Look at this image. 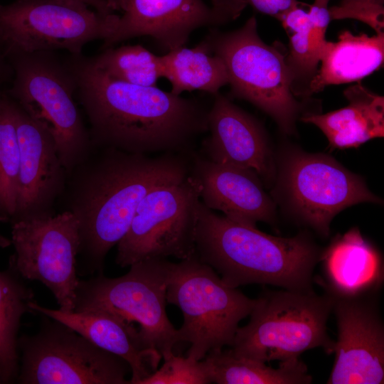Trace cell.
I'll list each match as a JSON object with an SVG mask.
<instances>
[{"label":"cell","instance_id":"cell-20","mask_svg":"<svg viewBox=\"0 0 384 384\" xmlns=\"http://www.w3.org/2000/svg\"><path fill=\"white\" fill-rule=\"evenodd\" d=\"M29 306L36 313L64 324L97 347L124 359L131 369L130 384H140L158 368L160 353L143 343L135 326L112 314L101 310L65 312L36 301Z\"/></svg>","mask_w":384,"mask_h":384},{"label":"cell","instance_id":"cell-23","mask_svg":"<svg viewBox=\"0 0 384 384\" xmlns=\"http://www.w3.org/2000/svg\"><path fill=\"white\" fill-rule=\"evenodd\" d=\"M211 382L217 384H309L312 377L306 365L295 358L280 361L277 368L241 357L232 350H213L203 358Z\"/></svg>","mask_w":384,"mask_h":384},{"label":"cell","instance_id":"cell-28","mask_svg":"<svg viewBox=\"0 0 384 384\" xmlns=\"http://www.w3.org/2000/svg\"><path fill=\"white\" fill-rule=\"evenodd\" d=\"M326 30L311 23L309 28L291 33L289 53L286 56L292 75V92L296 96H308L310 82L319 69Z\"/></svg>","mask_w":384,"mask_h":384},{"label":"cell","instance_id":"cell-25","mask_svg":"<svg viewBox=\"0 0 384 384\" xmlns=\"http://www.w3.org/2000/svg\"><path fill=\"white\" fill-rule=\"evenodd\" d=\"M33 289L9 265L0 271V383L16 380L19 370L18 331L23 316L36 314L30 307Z\"/></svg>","mask_w":384,"mask_h":384},{"label":"cell","instance_id":"cell-5","mask_svg":"<svg viewBox=\"0 0 384 384\" xmlns=\"http://www.w3.org/2000/svg\"><path fill=\"white\" fill-rule=\"evenodd\" d=\"M14 73L5 92L53 137L70 175L91 154L92 144L74 102L75 86L65 63L53 51L6 58Z\"/></svg>","mask_w":384,"mask_h":384},{"label":"cell","instance_id":"cell-32","mask_svg":"<svg viewBox=\"0 0 384 384\" xmlns=\"http://www.w3.org/2000/svg\"><path fill=\"white\" fill-rule=\"evenodd\" d=\"M102 14H114V11L105 0H79Z\"/></svg>","mask_w":384,"mask_h":384},{"label":"cell","instance_id":"cell-26","mask_svg":"<svg viewBox=\"0 0 384 384\" xmlns=\"http://www.w3.org/2000/svg\"><path fill=\"white\" fill-rule=\"evenodd\" d=\"M94 64L110 77L141 86H156L162 78L159 55L141 45L110 47L91 57Z\"/></svg>","mask_w":384,"mask_h":384},{"label":"cell","instance_id":"cell-13","mask_svg":"<svg viewBox=\"0 0 384 384\" xmlns=\"http://www.w3.org/2000/svg\"><path fill=\"white\" fill-rule=\"evenodd\" d=\"M9 265L24 279L39 281L53 294L59 309L73 311L80 248L79 224L69 210L15 221Z\"/></svg>","mask_w":384,"mask_h":384},{"label":"cell","instance_id":"cell-17","mask_svg":"<svg viewBox=\"0 0 384 384\" xmlns=\"http://www.w3.org/2000/svg\"><path fill=\"white\" fill-rule=\"evenodd\" d=\"M190 174L201 186V201L228 219L256 227L257 222L274 225L276 203L253 170L214 162L193 153Z\"/></svg>","mask_w":384,"mask_h":384},{"label":"cell","instance_id":"cell-33","mask_svg":"<svg viewBox=\"0 0 384 384\" xmlns=\"http://www.w3.org/2000/svg\"><path fill=\"white\" fill-rule=\"evenodd\" d=\"M7 63L8 61L6 58L4 57V55L0 50V97L4 92L2 91V85L4 84V79L6 77V67H7L6 65H8Z\"/></svg>","mask_w":384,"mask_h":384},{"label":"cell","instance_id":"cell-1","mask_svg":"<svg viewBox=\"0 0 384 384\" xmlns=\"http://www.w3.org/2000/svg\"><path fill=\"white\" fill-rule=\"evenodd\" d=\"M65 62L90 122L92 146L191 154L195 140L208 131L209 109L196 100L115 80L82 53Z\"/></svg>","mask_w":384,"mask_h":384},{"label":"cell","instance_id":"cell-31","mask_svg":"<svg viewBox=\"0 0 384 384\" xmlns=\"http://www.w3.org/2000/svg\"><path fill=\"white\" fill-rule=\"evenodd\" d=\"M329 11L331 20L352 18L365 23L376 33L384 32V0H341Z\"/></svg>","mask_w":384,"mask_h":384},{"label":"cell","instance_id":"cell-35","mask_svg":"<svg viewBox=\"0 0 384 384\" xmlns=\"http://www.w3.org/2000/svg\"><path fill=\"white\" fill-rule=\"evenodd\" d=\"M11 245V238H8L0 233V247L6 248Z\"/></svg>","mask_w":384,"mask_h":384},{"label":"cell","instance_id":"cell-29","mask_svg":"<svg viewBox=\"0 0 384 384\" xmlns=\"http://www.w3.org/2000/svg\"><path fill=\"white\" fill-rule=\"evenodd\" d=\"M162 366L140 382V384H208L212 383L204 361L175 355H164Z\"/></svg>","mask_w":384,"mask_h":384},{"label":"cell","instance_id":"cell-34","mask_svg":"<svg viewBox=\"0 0 384 384\" xmlns=\"http://www.w3.org/2000/svg\"><path fill=\"white\" fill-rule=\"evenodd\" d=\"M110 6L112 9L114 11H124L128 0H105Z\"/></svg>","mask_w":384,"mask_h":384},{"label":"cell","instance_id":"cell-9","mask_svg":"<svg viewBox=\"0 0 384 384\" xmlns=\"http://www.w3.org/2000/svg\"><path fill=\"white\" fill-rule=\"evenodd\" d=\"M170 262L150 259L132 264L123 276L102 273L79 280L74 311L101 310L137 327L143 343L161 357L174 351L178 331L166 311V287Z\"/></svg>","mask_w":384,"mask_h":384},{"label":"cell","instance_id":"cell-4","mask_svg":"<svg viewBox=\"0 0 384 384\" xmlns=\"http://www.w3.org/2000/svg\"><path fill=\"white\" fill-rule=\"evenodd\" d=\"M334 298L314 289L265 291L256 299L247 325L238 327L230 349L236 356L263 363L299 358L321 348L334 353L327 331Z\"/></svg>","mask_w":384,"mask_h":384},{"label":"cell","instance_id":"cell-18","mask_svg":"<svg viewBox=\"0 0 384 384\" xmlns=\"http://www.w3.org/2000/svg\"><path fill=\"white\" fill-rule=\"evenodd\" d=\"M216 26L211 7L203 0H128L115 31L103 41L102 48L149 36L171 50L183 46L195 30Z\"/></svg>","mask_w":384,"mask_h":384},{"label":"cell","instance_id":"cell-14","mask_svg":"<svg viewBox=\"0 0 384 384\" xmlns=\"http://www.w3.org/2000/svg\"><path fill=\"white\" fill-rule=\"evenodd\" d=\"M377 295H331L338 338L327 384L383 383L384 324Z\"/></svg>","mask_w":384,"mask_h":384},{"label":"cell","instance_id":"cell-8","mask_svg":"<svg viewBox=\"0 0 384 384\" xmlns=\"http://www.w3.org/2000/svg\"><path fill=\"white\" fill-rule=\"evenodd\" d=\"M166 297L183 313L178 343H189L186 356L197 361L210 351L230 347L240 321L250 315L256 302L227 285L196 254L170 262Z\"/></svg>","mask_w":384,"mask_h":384},{"label":"cell","instance_id":"cell-22","mask_svg":"<svg viewBox=\"0 0 384 384\" xmlns=\"http://www.w3.org/2000/svg\"><path fill=\"white\" fill-rule=\"evenodd\" d=\"M384 60V33L369 36L340 33L336 42L324 46L320 68L310 82L308 95L326 86L358 82L380 68Z\"/></svg>","mask_w":384,"mask_h":384},{"label":"cell","instance_id":"cell-15","mask_svg":"<svg viewBox=\"0 0 384 384\" xmlns=\"http://www.w3.org/2000/svg\"><path fill=\"white\" fill-rule=\"evenodd\" d=\"M15 122L20 161L16 207L11 223L54 214L53 204L64 190L68 175L53 137L16 102Z\"/></svg>","mask_w":384,"mask_h":384},{"label":"cell","instance_id":"cell-3","mask_svg":"<svg viewBox=\"0 0 384 384\" xmlns=\"http://www.w3.org/2000/svg\"><path fill=\"white\" fill-rule=\"evenodd\" d=\"M322 250L306 231L288 238L269 235L220 216L201 201L196 254L229 287L258 284L313 289Z\"/></svg>","mask_w":384,"mask_h":384},{"label":"cell","instance_id":"cell-16","mask_svg":"<svg viewBox=\"0 0 384 384\" xmlns=\"http://www.w3.org/2000/svg\"><path fill=\"white\" fill-rule=\"evenodd\" d=\"M208 115L210 135L203 144V156L217 163L255 171L263 183L272 184L276 161L267 133L252 115L219 92Z\"/></svg>","mask_w":384,"mask_h":384},{"label":"cell","instance_id":"cell-7","mask_svg":"<svg viewBox=\"0 0 384 384\" xmlns=\"http://www.w3.org/2000/svg\"><path fill=\"white\" fill-rule=\"evenodd\" d=\"M201 42L223 61L235 97L270 116L284 134H295L303 106L292 92L287 55L260 38L255 16L230 32L213 28Z\"/></svg>","mask_w":384,"mask_h":384},{"label":"cell","instance_id":"cell-27","mask_svg":"<svg viewBox=\"0 0 384 384\" xmlns=\"http://www.w3.org/2000/svg\"><path fill=\"white\" fill-rule=\"evenodd\" d=\"M20 152L15 122V102L0 97V221L11 223L17 197Z\"/></svg>","mask_w":384,"mask_h":384},{"label":"cell","instance_id":"cell-12","mask_svg":"<svg viewBox=\"0 0 384 384\" xmlns=\"http://www.w3.org/2000/svg\"><path fill=\"white\" fill-rule=\"evenodd\" d=\"M200 194V183L191 174L148 193L117 245L116 263L126 267L145 260L193 256Z\"/></svg>","mask_w":384,"mask_h":384},{"label":"cell","instance_id":"cell-19","mask_svg":"<svg viewBox=\"0 0 384 384\" xmlns=\"http://www.w3.org/2000/svg\"><path fill=\"white\" fill-rule=\"evenodd\" d=\"M322 277L314 282L324 292L337 297L378 294L384 280L381 253L358 227L338 234L322 250Z\"/></svg>","mask_w":384,"mask_h":384},{"label":"cell","instance_id":"cell-30","mask_svg":"<svg viewBox=\"0 0 384 384\" xmlns=\"http://www.w3.org/2000/svg\"><path fill=\"white\" fill-rule=\"evenodd\" d=\"M218 26L237 18L251 6L257 11L277 20L289 9L300 3L297 0H210Z\"/></svg>","mask_w":384,"mask_h":384},{"label":"cell","instance_id":"cell-21","mask_svg":"<svg viewBox=\"0 0 384 384\" xmlns=\"http://www.w3.org/2000/svg\"><path fill=\"white\" fill-rule=\"evenodd\" d=\"M348 105L325 114L306 113L299 119L317 127L333 149L357 148L384 136V97L361 82L345 90Z\"/></svg>","mask_w":384,"mask_h":384},{"label":"cell","instance_id":"cell-10","mask_svg":"<svg viewBox=\"0 0 384 384\" xmlns=\"http://www.w3.org/2000/svg\"><path fill=\"white\" fill-rule=\"evenodd\" d=\"M119 18L79 0H15L0 4V50L6 58L58 50L81 54L89 42L110 37Z\"/></svg>","mask_w":384,"mask_h":384},{"label":"cell","instance_id":"cell-24","mask_svg":"<svg viewBox=\"0 0 384 384\" xmlns=\"http://www.w3.org/2000/svg\"><path fill=\"white\" fill-rule=\"evenodd\" d=\"M160 58L162 78L170 82L171 92L176 95L193 90L215 95L229 83L223 61L202 42L194 48L172 49Z\"/></svg>","mask_w":384,"mask_h":384},{"label":"cell","instance_id":"cell-11","mask_svg":"<svg viewBox=\"0 0 384 384\" xmlns=\"http://www.w3.org/2000/svg\"><path fill=\"white\" fill-rule=\"evenodd\" d=\"M43 315V314H42ZM39 330L18 339L20 384H130L131 369L106 351L45 315Z\"/></svg>","mask_w":384,"mask_h":384},{"label":"cell","instance_id":"cell-6","mask_svg":"<svg viewBox=\"0 0 384 384\" xmlns=\"http://www.w3.org/2000/svg\"><path fill=\"white\" fill-rule=\"evenodd\" d=\"M272 193L299 223L328 238L334 218L350 206L382 199L373 193L363 178L323 153L306 152L285 146L276 161Z\"/></svg>","mask_w":384,"mask_h":384},{"label":"cell","instance_id":"cell-36","mask_svg":"<svg viewBox=\"0 0 384 384\" xmlns=\"http://www.w3.org/2000/svg\"><path fill=\"white\" fill-rule=\"evenodd\" d=\"M329 1L330 0H314V4L321 6H328Z\"/></svg>","mask_w":384,"mask_h":384},{"label":"cell","instance_id":"cell-2","mask_svg":"<svg viewBox=\"0 0 384 384\" xmlns=\"http://www.w3.org/2000/svg\"><path fill=\"white\" fill-rule=\"evenodd\" d=\"M90 156L75 172L69 209L79 224L82 272L102 273L109 251L128 231L137 206L153 189L181 182L191 172L192 154L158 156L110 147Z\"/></svg>","mask_w":384,"mask_h":384}]
</instances>
